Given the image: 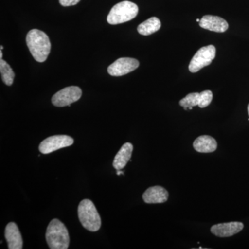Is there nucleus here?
Wrapping results in <instances>:
<instances>
[{
    "label": "nucleus",
    "mask_w": 249,
    "mask_h": 249,
    "mask_svg": "<svg viewBox=\"0 0 249 249\" xmlns=\"http://www.w3.org/2000/svg\"><path fill=\"white\" fill-rule=\"evenodd\" d=\"M46 240L51 249H67L70 246V235L63 223L53 219L46 232Z\"/></svg>",
    "instance_id": "obj_2"
},
{
    "label": "nucleus",
    "mask_w": 249,
    "mask_h": 249,
    "mask_svg": "<svg viewBox=\"0 0 249 249\" xmlns=\"http://www.w3.org/2000/svg\"><path fill=\"white\" fill-rule=\"evenodd\" d=\"M139 62L137 59L121 58L116 60L107 68L108 73L112 76H122L137 70Z\"/></svg>",
    "instance_id": "obj_9"
},
{
    "label": "nucleus",
    "mask_w": 249,
    "mask_h": 249,
    "mask_svg": "<svg viewBox=\"0 0 249 249\" xmlns=\"http://www.w3.org/2000/svg\"><path fill=\"white\" fill-rule=\"evenodd\" d=\"M193 147L201 153H211L217 150V142L211 136L202 135L196 138L193 142Z\"/></svg>",
    "instance_id": "obj_15"
},
{
    "label": "nucleus",
    "mask_w": 249,
    "mask_h": 249,
    "mask_svg": "<svg viewBox=\"0 0 249 249\" xmlns=\"http://www.w3.org/2000/svg\"><path fill=\"white\" fill-rule=\"evenodd\" d=\"M213 97V95L210 90L201 93H191L179 101V105L184 108L185 110L188 109L189 107L197 106L200 108H205L211 104Z\"/></svg>",
    "instance_id": "obj_8"
},
{
    "label": "nucleus",
    "mask_w": 249,
    "mask_h": 249,
    "mask_svg": "<svg viewBox=\"0 0 249 249\" xmlns=\"http://www.w3.org/2000/svg\"><path fill=\"white\" fill-rule=\"evenodd\" d=\"M216 49L213 45H208L201 47L196 52L192 58L189 65V70L191 73H196L201 69L211 65L215 58Z\"/></svg>",
    "instance_id": "obj_5"
},
{
    "label": "nucleus",
    "mask_w": 249,
    "mask_h": 249,
    "mask_svg": "<svg viewBox=\"0 0 249 249\" xmlns=\"http://www.w3.org/2000/svg\"><path fill=\"white\" fill-rule=\"evenodd\" d=\"M26 41L28 48L36 61L45 62L52 47L48 36L38 29H32L28 33Z\"/></svg>",
    "instance_id": "obj_1"
},
{
    "label": "nucleus",
    "mask_w": 249,
    "mask_h": 249,
    "mask_svg": "<svg viewBox=\"0 0 249 249\" xmlns=\"http://www.w3.org/2000/svg\"><path fill=\"white\" fill-rule=\"evenodd\" d=\"M132 151L133 145L130 142H126L121 147L113 161V166L116 170H122L126 166L129 160H131Z\"/></svg>",
    "instance_id": "obj_14"
},
{
    "label": "nucleus",
    "mask_w": 249,
    "mask_h": 249,
    "mask_svg": "<svg viewBox=\"0 0 249 249\" xmlns=\"http://www.w3.org/2000/svg\"><path fill=\"white\" fill-rule=\"evenodd\" d=\"M80 0H59L60 4L63 6H74L78 4Z\"/></svg>",
    "instance_id": "obj_18"
},
{
    "label": "nucleus",
    "mask_w": 249,
    "mask_h": 249,
    "mask_svg": "<svg viewBox=\"0 0 249 249\" xmlns=\"http://www.w3.org/2000/svg\"><path fill=\"white\" fill-rule=\"evenodd\" d=\"M116 171H117V175H124V172L121 171V170H116Z\"/></svg>",
    "instance_id": "obj_19"
},
{
    "label": "nucleus",
    "mask_w": 249,
    "mask_h": 249,
    "mask_svg": "<svg viewBox=\"0 0 249 249\" xmlns=\"http://www.w3.org/2000/svg\"><path fill=\"white\" fill-rule=\"evenodd\" d=\"M78 214L80 222L85 229L91 232L99 230L101 227V219L92 201L89 199L80 201Z\"/></svg>",
    "instance_id": "obj_3"
},
{
    "label": "nucleus",
    "mask_w": 249,
    "mask_h": 249,
    "mask_svg": "<svg viewBox=\"0 0 249 249\" xmlns=\"http://www.w3.org/2000/svg\"><path fill=\"white\" fill-rule=\"evenodd\" d=\"M3 49H4V47H3V46H1V50H2Z\"/></svg>",
    "instance_id": "obj_22"
},
{
    "label": "nucleus",
    "mask_w": 249,
    "mask_h": 249,
    "mask_svg": "<svg viewBox=\"0 0 249 249\" xmlns=\"http://www.w3.org/2000/svg\"><path fill=\"white\" fill-rule=\"evenodd\" d=\"M82 90L77 86L64 88L53 95L52 102L53 106L62 107L69 106L76 102L81 98Z\"/></svg>",
    "instance_id": "obj_6"
},
{
    "label": "nucleus",
    "mask_w": 249,
    "mask_h": 249,
    "mask_svg": "<svg viewBox=\"0 0 249 249\" xmlns=\"http://www.w3.org/2000/svg\"><path fill=\"white\" fill-rule=\"evenodd\" d=\"M200 20H201V19H196V22H200Z\"/></svg>",
    "instance_id": "obj_20"
},
{
    "label": "nucleus",
    "mask_w": 249,
    "mask_h": 249,
    "mask_svg": "<svg viewBox=\"0 0 249 249\" xmlns=\"http://www.w3.org/2000/svg\"><path fill=\"white\" fill-rule=\"evenodd\" d=\"M161 23L158 18L152 17L139 24L137 27L139 34L142 36H149L160 30Z\"/></svg>",
    "instance_id": "obj_16"
},
{
    "label": "nucleus",
    "mask_w": 249,
    "mask_h": 249,
    "mask_svg": "<svg viewBox=\"0 0 249 249\" xmlns=\"http://www.w3.org/2000/svg\"><path fill=\"white\" fill-rule=\"evenodd\" d=\"M248 114H249V104L248 106Z\"/></svg>",
    "instance_id": "obj_21"
},
{
    "label": "nucleus",
    "mask_w": 249,
    "mask_h": 249,
    "mask_svg": "<svg viewBox=\"0 0 249 249\" xmlns=\"http://www.w3.org/2000/svg\"><path fill=\"white\" fill-rule=\"evenodd\" d=\"M5 238L9 249H22L23 241L22 235L18 226L14 222H10L5 229Z\"/></svg>",
    "instance_id": "obj_13"
},
{
    "label": "nucleus",
    "mask_w": 249,
    "mask_h": 249,
    "mask_svg": "<svg viewBox=\"0 0 249 249\" xmlns=\"http://www.w3.org/2000/svg\"><path fill=\"white\" fill-rule=\"evenodd\" d=\"M0 72L3 82L8 86H11L14 83L15 73L9 64L2 58L0 59Z\"/></svg>",
    "instance_id": "obj_17"
},
{
    "label": "nucleus",
    "mask_w": 249,
    "mask_h": 249,
    "mask_svg": "<svg viewBox=\"0 0 249 249\" xmlns=\"http://www.w3.org/2000/svg\"><path fill=\"white\" fill-rule=\"evenodd\" d=\"M138 12L137 4L129 1H121L114 5L111 9L107 16V22L112 25L127 22L133 19Z\"/></svg>",
    "instance_id": "obj_4"
},
{
    "label": "nucleus",
    "mask_w": 249,
    "mask_h": 249,
    "mask_svg": "<svg viewBox=\"0 0 249 249\" xmlns=\"http://www.w3.org/2000/svg\"><path fill=\"white\" fill-rule=\"evenodd\" d=\"M199 26L204 29L217 33H224L229 28V24L225 19L218 16H204L199 22Z\"/></svg>",
    "instance_id": "obj_11"
},
{
    "label": "nucleus",
    "mask_w": 249,
    "mask_h": 249,
    "mask_svg": "<svg viewBox=\"0 0 249 249\" xmlns=\"http://www.w3.org/2000/svg\"><path fill=\"white\" fill-rule=\"evenodd\" d=\"M244 229L242 222H231L215 224L211 227V232L219 237H228L238 233Z\"/></svg>",
    "instance_id": "obj_10"
},
{
    "label": "nucleus",
    "mask_w": 249,
    "mask_h": 249,
    "mask_svg": "<svg viewBox=\"0 0 249 249\" xmlns=\"http://www.w3.org/2000/svg\"><path fill=\"white\" fill-rule=\"evenodd\" d=\"M168 192L163 187L152 186L142 195V199L146 204H162L168 199Z\"/></svg>",
    "instance_id": "obj_12"
},
{
    "label": "nucleus",
    "mask_w": 249,
    "mask_h": 249,
    "mask_svg": "<svg viewBox=\"0 0 249 249\" xmlns=\"http://www.w3.org/2000/svg\"><path fill=\"white\" fill-rule=\"evenodd\" d=\"M74 140L70 136L55 135L42 141L39 146V150L42 154L47 155L56 151L60 149L71 146Z\"/></svg>",
    "instance_id": "obj_7"
}]
</instances>
